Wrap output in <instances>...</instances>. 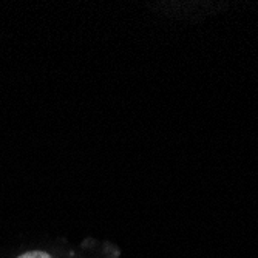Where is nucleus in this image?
<instances>
[{
    "instance_id": "nucleus-1",
    "label": "nucleus",
    "mask_w": 258,
    "mask_h": 258,
    "mask_svg": "<svg viewBox=\"0 0 258 258\" xmlns=\"http://www.w3.org/2000/svg\"><path fill=\"white\" fill-rule=\"evenodd\" d=\"M17 258H53L51 255H48L46 252H40V250H31V252H25L22 253Z\"/></svg>"
}]
</instances>
